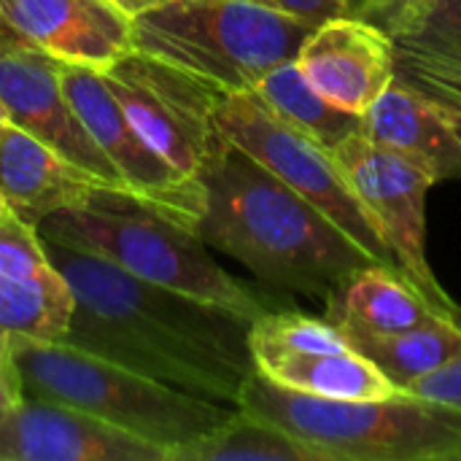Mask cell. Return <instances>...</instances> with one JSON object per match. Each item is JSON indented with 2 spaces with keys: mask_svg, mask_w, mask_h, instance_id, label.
Segmentation results:
<instances>
[{
  "mask_svg": "<svg viewBox=\"0 0 461 461\" xmlns=\"http://www.w3.org/2000/svg\"><path fill=\"white\" fill-rule=\"evenodd\" d=\"M281 122L305 132L308 138L319 140L330 151L346 140L348 135L359 132V116L338 108L313 84L303 76L294 59H286L267 70L251 89Z\"/></svg>",
  "mask_w": 461,
  "mask_h": 461,
  "instance_id": "21",
  "label": "cell"
},
{
  "mask_svg": "<svg viewBox=\"0 0 461 461\" xmlns=\"http://www.w3.org/2000/svg\"><path fill=\"white\" fill-rule=\"evenodd\" d=\"M427 3L429 0H346V11L394 38Z\"/></svg>",
  "mask_w": 461,
  "mask_h": 461,
  "instance_id": "27",
  "label": "cell"
},
{
  "mask_svg": "<svg viewBox=\"0 0 461 461\" xmlns=\"http://www.w3.org/2000/svg\"><path fill=\"white\" fill-rule=\"evenodd\" d=\"M5 122V111H3V103H0V124Z\"/></svg>",
  "mask_w": 461,
  "mask_h": 461,
  "instance_id": "34",
  "label": "cell"
},
{
  "mask_svg": "<svg viewBox=\"0 0 461 461\" xmlns=\"http://www.w3.org/2000/svg\"><path fill=\"white\" fill-rule=\"evenodd\" d=\"M332 157L375 221L397 270L443 316L461 324V305L443 289L427 254V197L435 178L362 132L340 140Z\"/></svg>",
  "mask_w": 461,
  "mask_h": 461,
  "instance_id": "9",
  "label": "cell"
},
{
  "mask_svg": "<svg viewBox=\"0 0 461 461\" xmlns=\"http://www.w3.org/2000/svg\"><path fill=\"white\" fill-rule=\"evenodd\" d=\"M397 78L461 105V0H429L397 35Z\"/></svg>",
  "mask_w": 461,
  "mask_h": 461,
  "instance_id": "18",
  "label": "cell"
},
{
  "mask_svg": "<svg viewBox=\"0 0 461 461\" xmlns=\"http://www.w3.org/2000/svg\"><path fill=\"white\" fill-rule=\"evenodd\" d=\"M432 103L440 108V113L446 116V122L451 124V130H454L456 140L461 143V105H454V103H443V100H432Z\"/></svg>",
  "mask_w": 461,
  "mask_h": 461,
  "instance_id": "31",
  "label": "cell"
},
{
  "mask_svg": "<svg viewBox=\"0 0 461 461\" xmlns=\"http://www.w3.org/2000/svg\"><path fill=\"white\" fill-rule=\"evenodd\" d=\"M170 461H327V456L281 427L235 408L224 424L178 448Z\"/></svg>",
  "mask_w": 461,
  "mask_h": 461,
  "instance_id": "22",
  "label": "cell"
},
{
  "mask_svg": "<svg viewBox=\"0 0 461 461\" xmlns=\"http://www.w3.org/2000/svg\"><path fill=\"white\" fill-rule=\"evenodd\" d=\"M265 5H273L278 11H286L297 19H305L311 24H321L332 16H343L346 0H259Z\"/></svg>",
  "mask_w": 461,
  "mask_h": 461,
  "instance_id": "28",
  "label": "cell"
},
{
  "mask_svg": "<svg viewBox=\"0 0 461 461\" xmlns=\"http://www.w3.org/2000/svg\"><path fill=\"white\" fill-rule=\"evenodd\" d=\"M8 43H24V41L8 27V22H5L3 14H0V46H8Z\"/></svg>",
  "mask_w": 461,
  "mask_h": 461,
  "instance_id": "32",
  "label": "cell"
},
{
  "mask_svg": "<svg viewBox=\"0 0 461 461\" xmlns=\"http://www.w3.org/2000/svg\"><path fill=\"white\" fill-rule=\"evenodd\" d=\"M8 27L62 65L108 70L132 51V19L111 0H0Z\"/></svg>",
  "mask_w": 461,
  "mask_h": 461,
  "instance_id": "13",
  "label": "cell"
},
{
  "mask_svg": "<svg viewBox=\"0 0 461 461\" xmlns=\"http://www.w3.org/2000/svg\"><path fill=\"white\" fill-rule=\"evenodd\" d=\"M324 316L348 340L397 335L435 319H448L397 267L375 262L357 267L332 289L324 300Z\"/></svg>",
  "mask_w": 461,
  "mask_h": 461,
  "instance_id": "17",
  "label": "cell"
},
{
  "mask_svg": "<svg viewBox=\"0 0 461 461\" xmlns=\"http://www.w3.org/2000/svg\"><path fill=\"white\" fill-rule=\"evenodd\" d=\"M297 68L338 108L362 116L397 78L394 38L351 14L316 24L303 41Z\"/></svg>",
  "mask_w": 461,
  "mask_h": 461,
  "instance_id": "12",
  "label": "cell"
},
{
  "mask_svg": "<svg viewBox=\"0 0 461 461\" xmlns=\"http://www.w3.org/2000/svg\"><path fill=\"white\" fill-rule=\"evenodd\" d=\"M0 461H167L138 438L68 405L24 397L0 413Z\"/></svg>",
  "mask_w": 461,
  "mask_h": 461,
  "instance_id": "14",
  "label": "cell"
},
{
  "mask_svg": "<svg viewBox=\"0 0 461 461\" xmlns=\"http://www.w3.org/2000/svg\"><path fill=\"white\" fill-rule=\"evenodd\" d=\"M38 232L95 254L140 281L221 305L249 321L284 308L278 294L227 273L194 227L173 221L124 192L97 189L86 203L43 219Z\"/></svg>",
  "mask_w": 461,
  "mask_h": 461,
  "instance_id": "3",
  "label": "cell"
},
{
  "mask_svg": "<svg viewBox=\"0 0 461 461\" xmlns=\"http://www.w3.org/2000/svg\"><path fill=\"white\" fill-rule=\"evenodd\" d=\"M73 313V292L57 273L32 278L0 276V359H11L8 343L43 340L59 343Z\"/></svg>",
  "mask_w": 461,
  "mask_h": 461,
  "instance_id": "20",
  "label": "cell"
},
{
  "mask_svg": "<svg viewBox=\"0 0 461 461\" xmlns=\"http://www.w3.org/2000/svg\"><path fill=\"white\" fill-rule=\"evenodd\" d=\"M116 8H122L130 19H135V16H140L143 11H149V8H154V5H159V3H165V0H111Z\"/></svg>",
  "mask_w": 461,
  "mask_h": 461,
  "instance_id": "30",
  "label": "cell"
},
{
  "mask_svg": "<svg viewBox=\"0 0 461 461\" xmlns=\"http://www.w3.org/2000/svg\"><path fill=\"white\" fill-rule=\"evenodd\" d=\"M59 76L65 95L70 97L97 149L119 173L124 189L157 213L197 230V221L205 211V186L178 176L143 143L97 70L62 65Z\"/></svg>",
  "mask_w": 461,
  "mask_h": 461,
  "instance_id": "10",
  "label": "cell"
},
{
  "mask_svg": "<svg viewBox=\"0 0 461 461\" xmlns=\"http://www.w3.org/2000/svg\"><path fill=\"white\" fill-rule=\"evenodd\" d=\"M8 216H14V211H11V205H8V200L3 197V192H0V221H5Z\"/></svg>",
  "mask_w": 461,
  "mask_h": 461,
  "instance_id": "33",
  "label": "cell"
},
{
  "mask_svg": "<svg viewBox=\"0 0 461 461\" xmlns=\"http://www.w3.org/2000/svg\"><path fill=\"white\" fill-rule=\"evenodd\" d=\"M254 370L273 384L321 400H386L402 389L357 348L319 354H262Z\"/></svg>",
  "mask_w": 461,
  "mask_h": 461,
  "instance_id": "19",
  "label": "cell"
},
{
  "mask_svg": "<svg viewBox=\"0 0 461 461\" xmlns=\"http://www.w3.org/2000/svg\"><path fill=\"white\" fill-rule=\"evenodd\" d=\"M11 359L24 397L68 405L95 421L138 438L165 459L224 424L235 405L186 394L111 359L68 343L11 340Z\"/></svg>",
  "mask_w": 461,
  "mask_h": 461,
  "instance_id": "4",
  "label": "cell"
},
{
  "mask_svg": "<svg viewBox=\"0 0 461 461\" xmlns=\"http://www.w3.org/2000/svg\"><path fill=\"white\" fill-rule=\"evenodd\" d=\"M359 132L427 170L435 184L461 178V143L451 124L429 97L400 78L359 116Z\"/></svg>",
  "mask_w": 461,
  "mask_h": 461,
  "instance_id": "16",
  "label": "cell"
},
{
  "mask_svg": "<svg viewBox=\"0 0 461 461\" xmlns=\"http://www.w3.org/2000/svg\"><path fill=\"white\" fill-rule=\"evenodd\" d=\"M351 346L375 362L400 389H405L461 354V324L451 319H435L397 335L357 338Z\"/></svg>",
  "mask_w": 461,
  "mask_h": 461,
  "instance_id": "23",
  "label": "cell"
},
{
  "mask_svg": "<svg viewBox=\"0 0 461 461\" xmlns=\"http://www.w3.org/2000/svg\"><path fill=\"white\" fill-rule=\"evenodd\" d=\"M203 186L197 232L205 246L240 262L278 297L324 303L348 273L373 262L319 208L232 143H224Z\"/></svg>",
  "mask_w": 461,
  "mask_h": 461,
  "instance_id": "2",
  "label": "cell"
},
{
  "mask_svg": "<svg viewBox=\"0 0 461 461\" xmlns=\"http://www.w3.org/2000/svg\"><path fill=\"white\" fill-rule=\"evenodd\" d=\"M59 68L62 62L30 43L0 46V103L5 119L92 173L105 189L130 194L65 95Z\"/></svg>",
  "mask_w": 461,
  "mask_h": 461,
  "instance_id": "11",
  "label": "cell"
},
{
  "mask_svg": "<svg viewBox=\"0 0 461 461\" xmlns=\"http://www.w3.org/2000/svg\"><path fill=\"white\" fill-rule=\"evenodd\" d=\"M49 273H54V265L38 227L22 221L16 213L0 221V276L32 278Z\"/></svg>",
  "mask_w": 461,
  "mask_h": 461,
  "instance_id": "25",
  "label": "cell"
},
{
  "mask_svg": "<svg viewBox=\"0 0 461 461\" xmlns=\"http://www.w3.org/2000/svg\"><path fill=\"white\" fill-rule=\"evenodd\" d=\"M97 189L105 186L92 173L8 119L0 124V192L22 221L38 227L59 211L86 203Z\"/></svg>",
  "mask_w": 461,
  "mask_h": 461,
  "instance_id": "15",
  "label": "cell"
},
{
  "mask_svg": "<svg viewBox=\"0 0 461 461\" xmlns=\"http://www.w3.org/2000/svg\"><path fill=\"white\" fill-rule=\"evenodd\" d=\"M235 408L249 411L327 461H461V413L411 397L321 400L251 373Z\"/></svg>",
  "mask_w": 461,
  "mask_h": 461,
  "instance_id": "5",
  "label": "cell"
},
{
  "mask_svg": "<svg viewBox=\"0 0 461 461\" xmlns=\"http://www.w3.org/2000/svg\"><path fill=\"white\" fill-rule=\"evenodd\" d=\"M43 243L73 292V313L62 343L186 394L224 405L238 402L246 378L254 373L249 319L140 281L51 238H43Z\"/></svg>",
  "mask_w": 461,
  "mask_h": 461,
  "instance_id": "1",
  "label": "cell"
},
{
  "mask_svg": "<svg viewBox=\"0 0 461 461\" xmlns=\"http://www.w3.org/2000/svg\"><path fill=\"white\" fill-rule=\"evenodd\" d=\"M354 348L346 332L327 316H308L292 308H273L249 324L251 359L262 354H319Z\"/></svg>",
  "mask_w": 461,
  "mask_h": 461,
  "instance_id": "24",
  "label": "cell"
},
{
  "mask_svg": "<svg viewBox=\"0 0 461 461\" xmlns=\"http://www.w3.org/2000/svg\"><path fill=\"white\" fill-rule=\"evenodd\" d=\"M216 127L227 143L254 157L292 192L319 208L373 262L397 267L375 221L327 146L281 122L254 92H227L216 108Z\"/></svg>",
  "mask_w": 461,
  "mask_h": 461,
  "instance_id": "8",
  "label": "cell"
},
{
  "mask_svg": "<svg viewBox=\"0 0 461 461\" xmlns=\"http://www.w3.org/2000/svg\"><path fill=\"white\" fill-rule=\"evenodd\" d=\"M22 400H24V389L14 367V359H0V413L11 411Z\"/></svg>",
  "mask_w": 461,
  "mask_h": 461,
  "instance_id": "29",
  "label": "cell"
},
{
  "mask_svg": "<svg viewBox=\"0 0 461 461\" xmlns=\"http://www.w3.org/2000/svg\"><path fill=\"white\" fill-rule=\"evenodd\" d=\"M402 392L411 397H419V400H427V402H435V405H443V408H451V411L461 413V354H456L443 367H438V370L421 375L419 381L408 384Z\"/></svg>",
  "mask_w": 461,
  "mask_h": 461,
  "instance_id": "26",
  "label": "cell"
},
{
  "mask_svg": "<svg viewBox=\"0 0 461 461\" xmlns=\"http://www.w3.org/2000/svg\"><path fill=\"white\" fill-rule=\"evenodd\" d=\"M143 143L192 184L205 181L224 149L216 108L227 92L143 51L100 73Z\"/></svg>",
  "mask_w": 461,
  "mask_h": 461,
  "instance_id": "7",
  "label": "cell"
},
{
  "mask_svg": "<svg viewBox=\"0 0 461 461\" xmlns=\"http://www.w3.org/2000/svg\"><path fill=\"white\" fill-rule=\"evenodd\" d=\"M313 27L259 0H165L132 19V49L221 92H251Z\"/></svg>",
  "mask_w": 461,
  "mask_h": 461,
  "instance_id": "6",
  "label": "cell"
}]
</instances>
